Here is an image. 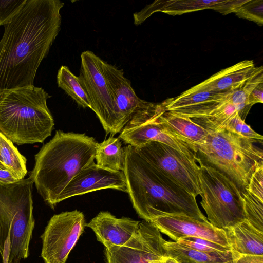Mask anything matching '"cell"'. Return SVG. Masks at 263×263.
Segmentation results:
<instances>
[{
  "label": "cell",
  "mask_w": 263,
  "mask_h": 263,
  "mask_svg": "<svg viewBox=\"0 0 263 263\" xmlns=\"http://www.w3.org/2000/svg\"><path fill=\"white\" fill-rule=\"evenodd\" d=\"M106 189L127 193L124 173L122 171L114 172L102 168L94 162L83 168L72 179L59 195L58 202Z\"/></svg>",
  "instance_id": "16"
},
{
  "label": "cell",
  "mask_w": 263,
  "mask_h": 263,
  "mask_svg": "<svg viewBox=\"0 0 263 263\" xmlns=\"http://www.w3.org/2000/svg\"><path fill=\"white\" fill-rule=\"evenodd\" d=\"M125 176L133 206L140 218L149 222L159 215L183 214L209 221L196 197L152 167L128 145L124 147Z\"/></svg>",
  "instance_id": "2"
},
{
  "label": "cell",
  "mask_w": 263,
  "mask_h": 263,
  "mask_svg": "<svg viewBox=\"0 0 263 263\" xmlns=\"http://www.w3.org/2000/svg\"><path fill=\"white\" fill-rule=\"evenodd\" d=\"M86 224L83 212L74 210L54 215L41 236L45 263H66Z\"/></svg>",
  "instance_id": "10"
},
{
  "label": "cell",
  "mask_w": 263,
  "mask_h": 263,
  "mask_svg": "<svg viewBox=\"0 0 263 263\" xmlns=\"http://www.w3.org/2000/svg\"><path fill=\"white\" fill-rule=\"evenodd\" d=\"M165 111L161 103L144 100L118 137L134 147L155 141L194 156L193 145L171 131L159 119L160 115Z\"/></svg>",
  "instance_id": "8"
},
{
  "label": "cell",
  "mask_w": 263,
  "mask_h": 263,
  "mask_svg": "<svg viewBox=\"0 0 263 263\" xmlns=\"http://www.w3.org/2000/svg\"><path fill=\"white\" fill-rule=\"evenodd\" d=\"M119 137L110 136L97 146L96 164L111 171H122L125 161V152Z\"/></svg>",
  "instance_id": "23"
},
{
  "label": "cell",
  "mask_w": 263,
  "mask_h": 263,
  "mask_svg": "<svg viewBox=\"0 0 263 263\" xmlns=\"http://www.w3.org/2000/svg\"><path fill=\"white\" fill-rule=\"evenodd\" d=\"M247 189L263 200V165L258 167L251 175Z\"/></svg>",
  "instance_id": "31"
},
{
  "label": "cell",
  "mask_w": 263,
  "mask_h": 263,
  "mask_svg": "<svg viewBox=\"0 0 263 263\" xmlns=\"http://www.w3.org/2000/svg\"><path fill=\"white\" fill-rule=\"evenodd\" d=\"M0 169H5V170H6L5 168V167H4V166L3 165V163H2V161H1V158H0Z\"/></svg>",
  "instance_id": "35"
},
{
  "label": "cell",
  "mask_w": 263,
  "mask_h": 263,
  "mask_svg": "<svg viewBox=\"0 0 263 263\" xmlns=\"http://www.w3.org/2000/svg\"><path fill=\"white\" fill-rule=\"evenodd\" d=\"M149 222L175 242L183 237H195L230 248L224 230L214 227L209 221L183 214H166L152 218Z\"/></svg>",
  "instance_id": "13"
},
{
  "label": "cell",
  "mask_w": 263,
  "mask_h": 263,
  "mask_svg": "<svg viewBox=\"0 0 263 263\" xmlns=\"http://www.w3.org/2000/svg\"><path fill=\"white\" fill-rule=\"evenodd\" d=\"M256 68L253 60H244L219 71L202 83L212 90L230 93L240 88Z\"/></svg>",
  "instance_id": "19"
},
{
  "label": "cell",
  "mask_w": 263,
  "mask_h": 263,
  "mask_svg": "<svg viewBox=\"0 0 263 263\" xmlns=\"http://www.w3.org/2000/svg\"><path fill=\"white\" fill-rule=\"evenodd\" d=\"M27 0H0V26L9 23Z\"/></svg>",
  "instance_id": "30"
},
{
  "label": "cell",
  "mask_w": 263,
  "mask_h": 263,
  "mask_svg": "<svg viewBox=\"0 0 263 263\" xmlns=\"http://www.w3.org/2000/svg\"><path fill=\"white\" fill-rule=\"evenodd\" d=\"M263 102V82L259 83L251 92L249 96V103L252 106L256 103Z\"/></svg>",
  "instance_id": "33"
},
{
  "label": "cell",
  "mask_w": 263,
  "mask_h": 263,
  "mask_svg": "<svg viewBox=\"0 0 263 263\" xmlns=\"http://www.w3.org/2000/svg\"><path fill=\"white\" fill-rule=\"evenodd\" d=\"M232 92L212 90L201 82L161 103L166 111L194 119L208 115L228 99Z\"/></svg>",
  "instance_id": "14"
},
{
  "label": "cell",
  "mask_w": 263,
  "mask_h": 263,
  "mask_svg": "<svg viewBox=\"0 0 263 263\" xmlns=\"http://www.w3.org/2000/svg\"><path fill=\"white\" fill-rule=\"evenodd\" d=\"M176 242L183 246L202 252H227L231 250L230 247L199 237L185 236L179 238Z\"/></svg>",
  "instance_id": "28"
},
{
  "label": "cell",
  "mask_w": 263,
  "mask_h": 263,
  "mask_svg": "<svg viewBox=\"0 0 263 263\" xmlns=\"http://www.w3.org/2000/svg\"><path fill=\"white\" fill-rule=\"evenodd\" d=\"M198 163L200 204L209 222L224 230L243 221L242 195L237 186L219 171Z\"/></svg>",
  "instance_id": "7"
},
{
  "label": "cell",
  "mask_w": 263,
  "mask_h": 263,
  "mask_svg": "<svg viewBox=\"0 0 263 263\" xmlns=\"http://www.w3.org/2000/svg\"><path fill=\"white\" fill-rule=\"evenodd\" d=\"M17 180L8 170L0 169V183L8 184L15 182Z\"/></svg>",
  "instance_id": "34"
},
{
  "label": "cell",
  "mask_w": 263,
  "mask_h": 263,
  "mask_svg": "<svg viewBox=\"0 0 263 263\" xmlns=\"http://www.w3.org/2000/svg\"><path fill=\"white\" fill-rule=\"evenodd\" d=\"M33 181L28 177L0 183V250L28 245L35 227Z\"/></svg>",
  "instance_id": "6"
},
{
  "label": "cell",
  "mask_w": 263,
  "mask_h": 263,
  "mask_svg": "<svg viewBox=\"0 0 263 263\" xmlns=\"http://www.w3.org/2000/svg\"><path fill=\"white\" fill-rule=\"evenodd\" d=\"M226 129L238 135L262 143L263 137L254 130L250 125L242 120L238 113L231 118L223 126L222 130Z\"/></svg>",
  "instance_id": "27"
},
{
  "label": "cell",
  "mask_w": 263,
  "mask_h": 263,
  "mask_svg": "<svg viewBox=\"0 0 263 263\" xmlns=\"http://www.w3.org/2000/svg\"><path fill=\"white\" fill-rule=\"evenodd\" d=\"M164 248L167 256L178 263H233L234 253L227 252H206L183 246L177 242L165 241Z\"/></svg>",
  "instance_id": "21"
},
{
  "label": "cell",
  "mask_w": 263,
  "mask_h": 263,
  "mask_svg": "<svg viewBox=\"0 0 263 263\" xmlns=\"http://www.w3.org/2000/svg\"><path fill=\"white\" fill-rule=\"evenodd\" d=\"M159 119L171 131L193 145L203 143L209 133L191 119L172 112L165 111Z\"/></svg>",
  "instance_id": "22"
},
{
  "label": "cell",
  "mask_w": 263,
  "mask_h": 263,
  "mask_svg": "<svg viewBox=\"0 0 263 263\" xmlns=\"http://www.w3.org/2000/svg\"><path fill=\"white\" fill-rule=\"evenodd\" d=\"M78 76L91 105L106 134H116L112 100L103 71V60L91 51L81 54Z\"/></svg>",
  "instance_id": "11"
},
{
  "label": "cell",
  "mask_w": 263,
  "mask_h": 263,
  "mask_svg": "<svg viewBox=\"0 0 263 263\" xmlns=\"http://www.w3.org/2000/svg\"><path fill=\"white\" fill-rule=\"evenodd\" d=\"M13 144L0 132V158L3 164L17 180H21L27 174V160Z\"/></svg>",
  "instance_id": "24"
},
{
  "label": "cell",
  "mask_w": 263,
  "mask_h": 263,
  "mask_svg": "<svg viewBox=\"0 0 263 263\" xmlns=\"http://www.w3.org/2000/svg\"><path fill=\"white\" fill-rule=\"evenodd\" d=\"M165 240L151 222L140 221L134 237L124 246L104 248L106 263H165Z\"/></svg>",
  "instance_id": "12"
},
{
  "label": "cell",
  "mask_w": 263,
  "mask_h": 263,
  "mask_svg": "<svg viewBox=\"0 0 263 263\" xmlns=\"http://www.w3.org/2000/svg\"><path fill=\"white\" fill-rule=\"evenodd\" d=\"M51 97L34 85L1 89L0 132L18 145L43 143L54 125L47 105Z\"/></svg>",
  "instance_id": "4"
},
{
  "label": "cell",
  "mask_w": 263,
  "mask_h": 263,
  "mask_svg": "<svg viewBox=\"0 0 263 263\" xmlns=\"http://www.w3.org/2000/svg\"><path fill=\"white\" fill-rule=\"evenodd\" d=\"M139 223L129 217L117 218L109 212L101 211L86 226L93 231L104 248H110L126 245L136 233Z\"/></svg>",
  "instance_id": "17"
},
{
  "label": "cell",
  "mask_w": 263,
  "mask_h": 263,
  "mask_svg": "<svg viewBox=\"0 0 263 263\" xmlns=\"http://www.w3.org/2000/svg\"><path fill=\"white\" fill-rule=\"evenodd\" d=\"M238 17L254 22L259 26L263 24V1L246 0L234 12Z\"/></svg>",
  "instance_id": "29"
},
{
  "label": "cell",
  "mask_w": 263,
  "mask_h": 263,
  "mask_svg": "<svg viewBox=\"0 0 263 263\" xmlns=\"http://www.w3.org/2000/svg\"><path fill=\"white\" fill-rule=\"evenodd\" d=\"M209 131L203 143L194 144L196 162L219 171L244 192L253 172L263 165L262 149L256 141L226 129Z\"/></svg>",
  "instance_id": "5"
},
{
  "label": "cell",
  "mask_w": 263,
  "mask_h": 263,
  "mask_svg": "<svg viewBox=\"0 0 263 263\" xmlns=\"http://www.w3.org/2000/svg\"><path fill=\"white\" fill-rule=\"evenodd\" d=\"M103 71L112 100L116 133H120L143 103L122 69L103 61Z\"/></svg>",
  "instance_id": "15"
},
{
  "label": "cell",
  "mask_w": 263,
  "mask_h": 263,
  "mask_svg": "<svg viewBox=\"0 0 263 263\" xmlns=\"http://www.w3.org/2000/svg\"><path fill=\"white\" fill-rule=\"evenodd\" d=\"M59 0H27L0 40V90L34 85L36 71L60 30Z\"/></svg>",
  "instance_id": "1"
},
{
  "label": "cell",
  "mask_w": 263,
  "mask_h": 263,
  "mask_svg": "<svg viewBox=\"0 0 263 263\" xmlns=\"http://www.w3.org/2000/svg\"><path fill=\"white\" fill-rule=\"evenodd\" d=\"M245 219L253 226L263 232V200L247 189L241 193Z\"/></svg>",
  "instance_id": "26"
},
{
  "label": "cell",
  "mask_w": 263,
  "mask_h": 263,
  "mask_svg": "<svg viewBox=\"0 0 263 263\" xmlns=\"http://www.w3.org/2000/svg\"><path fill=\"white\" fill-rule=\"evenodd\" d=\"M134 148L152 167L188 193L196 197L201 195L199 165L195 156L155 141L147 142Z\"/></svg>",
  "instance_id": "9"
},
{
  "label": "cell",
  "mask_w": 263,
  "mask_h": 263,
  "mask_svg": "<svg viewBox=\"0 0 263 263\" xmlns=\"http://www.w3.org/2000/svg\"><path fill=\"white\" fill-rule=\"evenodd\" d=\"M233 1H156L133 14L134 24L139 25L155 12L171 15L182 14L206 9H212L222 14L232 13Z\"/></svg>",
  "instance_id": "18"
},
{
  "label": "cell",
  "mask_w": 263,
  "mask_h": 263,
  "mask_svg": "<svg viewBox=\"0 0 263 263\" xmlns=\"http://www.w3.org/2000/svg\"><path fill=\"white\" fill-rule=\"evenodd\" d=\"M224 230L232 251L242 255H263V232L246 219Z\"/></svg>",
  "instance_id": "20"
},
{
  "label": "cell",
  "mask_w": 263,
  "mask_h": 263,
  "mask_svg": "<svg viewBox=\"0 0 263 263\" xmlns=\"http://www.w3.org/2000/svg\"><path fill=\"white\" fill-rule=\"evenodd\" d=\"M98 142L85 134L56 131L34 156L30 173L37 193L51 209L72 179L94 162Z\"/></svg>",
  "instance_id": "3"
},
{
  "label": "cell",
  "mask_w": 263,
  "mask_h": 263,
  "mask_svg": "<svg viewBox=\"0 0 263 263\" xmlns=\"http://www.w3.org/2000/svg\"><path fill=\"white\" fill-rule=\"evenodd\" d=\"M58 87L63 89L78 106L91 109L88 97L78 77L74 75L66 66L62 65L57 74Z\"/></svg>",
  "instance_id": "25"
},
{
  "label": "cell",
  "mask_w": 263,
  "mask_h": 263,
  "mask_svg": "<svg viewBox=\"0 0 263 263\" xmlns=\"http://www.w3.org/2000/svg\"><path fill=\"white\" fill-rule=\"evenodd\" d=\"M234 253L233 263H263V255H242Z\"/></svg>",
  "instance_id": "32"
}]
</instances>
